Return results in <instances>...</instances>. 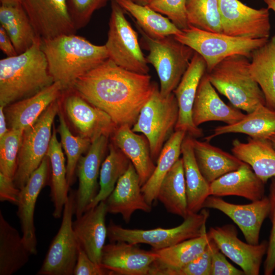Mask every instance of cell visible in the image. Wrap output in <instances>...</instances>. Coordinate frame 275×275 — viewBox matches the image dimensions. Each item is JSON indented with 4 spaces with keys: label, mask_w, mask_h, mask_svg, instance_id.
Masks as SVG:
<instances>
[{
    "label": "cell",
    "mask_w": 275,
    "mask_h": 275,
    "mask_svg": "<svg viewBox=\"0 0 275 275\" xmlns=\"http://www.w3.org/2000/svg\"><path fill=\"white\" fill-rule=\"evenodd\" d=\"M73 274L74 275H110L109 270L104 269L93 261L79 245L78 254Z\"/></svg>",
    "instance_id": "obj_48"
},
{
    "label": "cell",
    "mask_w": 275,
    "mask_h": 275,
    "mask_svg": "<svg viewBox=\"0 0 275 275\" xmlns=\"http://www.w3.org/2000/svg\"><path fill=\"white\" fill-rule=\"evenodd\" d=\"M186 11L189 26L223 33L218 0H187Z\"/></svg>",
    "instance_id": "obj_41"
},
{
    "label": "cell",
    "mask_w": 275,
    "mask_h": 275,
    "mask_svg": "<svg viewBox=\"0 0 275 275\" xmlns=\"http://www.w3.org/2000/svg\"><path fill=\"white\" fill-rule=\"evenodd\" d=\"M138 174L130 162L126 172L119 178L116 186L105 201L107 213L121 214L124 221L129 222L136 210L150 212L151 205L142 192Z\"/></svg>",
    "instance_id": "obj_22"
},
{
    "label": "cell",
    "mask_w": 275,
    "mask_h": 275,
    "mask_svg": "<svg viewBox=\"0 0 275 275\" xmlns=\"http://www.w3.org/2000/svg\"><path fill=\"white\" fill-rule=\"evenodd\" d=\"M21 5L41 41L76 33L67 0H22Z\"/></svg>",
    "instance_id": "obj_14"
},
{
    "label": "cell",
    "mask_w": 275,
    "mask_h": 275,
    "mask_svg": "<svg viewBox=\"0 0 275 275\" xmlns=\"http://www.w3.org/2000/svg\"><path fill=\"white\" fill-rule=\"evenodd\" d=\"M206 72V64L204 59L195 52L187 69L173 91L179 108L175 131H184L194 138L203 135L202 129L193 122L192 111L200 81Z\"/></svg>",
    "instance_id": "obj_19"
},
{
    "label": "cell",
    "mask_w": 275,
    "mask_h": 275,
    "mask_svg": "<svg viewBox=\"0 0 275 275\" xmlns=\"http://www.w3.org/2000/svg\"><path fill=\"white\" fill-rule=\"evenodd\" d=\"M203 208L216 209L224 213L239 227L246 242L257 244L259 243L262 224L269 215V202L266 196L249 204H237L219 197L209 196L204 202Z\"/></svg>",
    "instance_id": "obj_16"
},
{
    "label": "cell",
    "mask_w": 275,
    "mask_h": 275,
    "mask_svg": "<svg viewBox=\"0 0 275 275\" xmlns=\"http://www.w3.org/2000/svg\"><path fill=\"white\" fill-rule=\"evenodd\" d=\"M49 166V158L46 156L39 167L32 174L25 186L20 189L17 205V214L20 222L22 237L31 255L37 253L34 225L35 205L41 190L47 182Z\"/></svg>",
    "instance_id": "obj_20"
},
{
    "label": "cell",
    "mask_w": 275,
    "mask_h": 275,
    "mask_svg": "<svg viewBox=\"0 0 275 275\" xmlns=\"http://www.w3.org/2000/svg\"><path fill=\"white\" fill-rule=\"evenodd\" d=\"M186 134V132L182 130L173 132L164 144L152 174L142 186V192L150 205L157 200L158 190L163 179L179 159L181 154L182 143Z\"/></svg>",
    "instance_id": "obj_36"
},
{
    "label": "cell",
    "mask_w": 275,
    "mask_h": 275,
    "mask_svg": "<svg viewBox=\"0 0 275 275\" xmlns=\"http://www.w3.org/2000/svg\"><path fill=\"white\" fill-rule=\"evenodd\" d=\"M41 44L38 40L25 52L0 60V106L31 97L54 82Z\"/></svg>",
    "instance_id": "obj_3"
},
{
    "label": "cell",
    "mask_w": 275,
    "mask_h": 275,
    "mask_svg": "<svg viewBox=\"0 0 275 275\" xmlns=\"http://www.w3.org/2000/svg\"><path fill=\"white\" fill-rule=\"evenodd\" d=\"M174 37L203 57L206 64V72L232 55L240 54L250 59L252 52L265 44L269 39H252L233 37L191 26L181 30Z\"/></svg>",
    "instance_id": "obj_8"
},
{
    "label": "cell",
    "mask_w": 275,
    "mask_h": 275,
    "mask_svg": "<svg viewBox=\"0 0 275 275\" xmlns=\"http://www.w3.org/2000/svg\"><path fill=\"white\" fill-rule=\"evenodd\" d=\"M153 251L142 250L124 241L111 242L104 246L100 265L117 275H149L157 259Z\"/></svg>",
    "instance_id": "obj_17"
},
{
    "label": "cell",
    "mask_w": 275,
    "mask_h": 275,
    "mask_svg": "<svg viewBox=\"0 0 275 275\" xmlns=\"http://www.w3.org/2000/svg\"><path fill=\"white\" fill-rule=\"evenodd\" d=\"M1 4L17 5L21 4L22 0H0Z\"/></svg>",
    "instance_id": "obj_52"
},
{
    "label": "cell",
    "mask_w": 275,
    "mask_h": 275,
    "mask_svg": "<svg viewBox=\"0 0 275 275\" xmlns=\"http://www.w3.org/2000/svg\"><path fill=\"white\" fill-rule=\"evenodd\" d=\"M20 189L17 188L13 179L7 177L0 173V201L9 202L17 205Z\"/></svg>",
    "instance_id": "obj_49"
},
{
    "label": "cell",
    "mask_w": 275,
    "mask_h": 275,
    "mask_svg": "<svg viewBox=\"0 0 275 275\" xmlns=\"http://www.w3.org/2000/svg\"><path fill=\"white\" fill-rule=\"evenodd\" d=\"M0 23L12 40L18 54L41 40L21 4H1Z\"/></svg>",
    "instance_id": "obj_32"
},
{
    "label": "cell",
    "mask_w": 275,
    "mask_h": 275,
    "mask_svg": "<svg viewBox=\"0 0 275 275\" xmlns=\"http://www.w3.org/2000/svg\"><path fill=\"white\" fill-rule=\"evenodd\" d=\"M60 98L53 101L33 124L23 130L13 178L16 186L20 189L46 156L53 121L61 107Z\"/></svg>",
    "instance_id": "obj_9"
},
{
    "label": "cell",
    "mask_w": 275,
    "mask_h": 275,
    "mask_svg": "<svg viewBox=\"0 0 275 275\" xmlns=\"http://www.w3.org/2000/svg\"><path fill=\"white\" fill-rule=\"evenodd\" d=\"M274 132L275 111L260 105L237 123L216 127L205 140L209 142L216 136L231 133L245 134L254 139H267Z\"/></svg>",
    "instance_id": "obj_34"
},
{
    "label": "cell",
    "mask_w": 275,
    "mask_h": 275,
    "mask_svg": "<svg viewBox=\"0 0 275 275\" xmlns=\"http://www.w3.org/2000/svg\"><path fill=\"white\" fill-rule=\"evenodd\" d=\"M157 199L168 212L185 218L189 214L182 158L173 165L163 179Z\"/></svg>",
    "instance_id": "obj_37"
},
{
    "label": "cell",
    "mask_w": 275,
    "mask_h": 275,
    "mask_svg": "<svg viewBox=\"0 0 275 275\" xmlns=\"http://www.w3.org/2000/svg\"><path fill=\"white\" fill-rule=\"evenodd\" d=\"M250 73L262 90L265 105L275 111V35L252 53Z\"/></svg>",
    "instance_id": "obj_31"
},
{
    "label": "cell",
    "mask_w": 275,
    "mask_h": 275,
    "mask_svg": "<svg viewBox=\"0 0 275 275\" xmlns=\"http://www.w3.org/2000/svg\"><path fill=\"white\" fill-rule=\"evenodd\" d=\"M187 0H151L147 6L167 16L179 29L188 28L186 11Z\"/></svg>",
    "instance_id": "obj_43"
},
{
    "label": "cell",
    "mask_w": 275,
    "mask_h": 275,
    "mask_svg": "<svg viewBox=\"0 0 275 275\" xmlns=\"http://www.w3.org/2000/svg\"><path fill=\"white\" fill-rule=\"evenodd\" d=\"M232 146L233 154L248 164L265 184L275 177V149L268 139L249 137L246 143L235 139Z\"/></svg>",
    "instance_id": "obj_28"
},
{
    "label": "cell",
    "mask_w": 275,
    "mask_h": 275,
    "mask_svg": "<svg viewBox=\"0 0 275 275\" xmlns=\"http://www.w3.org/2000/svg\"><path fill=\"white\" fill-rule=\"evenodd\" d=\"M269 10H272L275 13V0H263Z\"/></svg>",
    "instance_id": "obj_53"
},
{
    "label": "cell",
    "mask_w": 275,
    "mask_h": 275,
    "mask_svg": "<svg viewBox=\"0 0 275 275\" xmlns=\"http://www.w3.org/2000/svg\"><path fill=\"white\" fill-rule=\"evenodd\" d=\"M267 197L269 202L268 217L271 223V229L263 265V272L265 275H271L275 270V177L270 179Z\"/></svg>",
    "instance_id": "obj_45"
},
{
    "label": "cell",
    "mask_w": 275,
    "mask_h": 275,
    "mask_svg": "<svg viewBox=\"0 0 275 275\" xmlns=\"http://www.w3.org/2000/svg\"><path fill=\"white\" fill-rule=\"evenodd\" d=\"M250 62L246 57L234 54L225 58L206 72L215 89L233 106L247 114L260 105H265L264 94L250 73Z\"/></svg>",
    "instance_id": "obj_4"
},
{
    "label": "cell",
    "mask_w": 275,
    "mask_h": 275,
    "mask_svg": "<svg viewBox=\"0 0 275 275\" xmlns=\"http://www.w3.org/2000/svg\"><path fill=\"white\" fill-rule=\"evenodd\" d=\"M110 1L111 13L105 44L109 59L126 70L148 74L149 68L137 33L126 18L122 8L115 0Z\"/></svg>",
    "instance_id": "obj_10"
},
{
    "label": "cell",
    "mask_w": 275,
    "mask_h": 275,
    "mask_svg": "<svg viewBox=\"0 0 275 275\" xmlns=\"http://www.w3.org/2000/svg\"><path fill=\"white\" fill-rule=\"evenodd\" d=\"M211 254L209 242L201 254L175 271L173 275H210Z\"/></svg>",
    "instance_id": "obj_47"
},
{
    "label": "cell",
    "mask_w": 275,
    "mask_h": 275,
    "mask_svg": "<svg viewBox=\"0 0 275 275\" xmlns=\"http://www.w3.org/2000/svg\"><path fill=\"white\" fill-rule=\"evenodd\" d=\"M63 91L62 84L54 82L37 94L5 107L8 129L24 130L31 126L53 101L61 97Z\"/></svg>",
    "instance_id": "obj_24"
},
{
    "label": "cell",
    "mask_w": 275,
    "mask_h": 275,
    "mask_svg": "<svg viewBox=\"0 0 275 275\" xmlns=\"http://www.w3.org/2000/svg\"><path fill=\"white\" fill-rule=\"evenodd\" d=\"M41 46L54 82H60L64 91L109 58L105 45L94 44L75 34L41 41Z\"/></svg>",
    "instance_id": "obj_2"
},
{
    "label": "cell",
    "mask_w": 275,
    "mask_h": 275,
    "mask_svg": "<svg viewBox=\"0 0 275 275\" xmlns=\"http://www.w3.org/2000/svg\"><path fill=\"white\" fill-rule=\"evenodd\" d=\"M208 235L216 243L220 251L238 265L245 275H258L268 241L263 240L257 244L245 243L238 237V231L234 225L226 224L211 227Z\"/></svg>",
    "instance_id": "obj_13"
},
{
    "label": "cell",
    "mask_w": 275,
    "mask_h": 275,
    "mask_svg": "<svg viewBox=\"0 0 275 275\" xmlns=\"http://www.w3.org/2000/svg\"><path fill=\"white\" fill-rule=\"evenodd\" d=\"M122 9L136 20V25L153 38L177 35L181 32L168 17L153 10L147 5L143 6L130 0H115Z\"/></svg>",
    "instance_id": "obj_38"
},
{
    "label": "cell",
    "mask_w": 275,
    "mask_h": 275,
    "mask_svg": "<svg viewBox=\"0 0 275 275\" xmlns=\"http://www.w3.org/2000/svg\"><path fill=\"white\" fill-rule=\"evenodd\" d=\"M246 114L233 106L226 104L210 83L206 73L202 77L196 95L192 118L194 124L221 121L231 125L242 120Z\"/></svg>",
    "instance_id": "obj_21"
},
{
    "label": "cell",
    "mask_w": 275,
    "mask_h": 275,
    "mask_svg": "<svg viewBox=\"0 0 275 275\" xmlns=\"http://www.w3.org/2000/svg\"><path fill=\"white\" fill-rule=\"evenodd\" d=\"M109 0H67L68 11L77 30L85 27L96 10Z\"/></svg>",
    "instance_id": "obj_44"
},
{
    "label": "cell",
    "mask_w": 275,
    "mask_h": 275,
    "mask_svg": "<svg viewBox=\"0 0 275 275\" xmlns=\"http://www.w3.org/2000/svg\"><path fill=\"white\" fill-rule=\"evenodd\" d=\"M63 94L66 115L79 135L92 143L101 135H112L117 126L106 113L89 103L72 88Z\"/></svg>",
    "instance_id": "obj_15"
},
{
    "label": "cell",
    "mask_w": 275,
    "mask_h": 275,
    "mask_svg": "<svg viewBox=\"0 0 275 275\" xmlns=\"http://www.w3.org/2000/svg\"><path fill=\"white\" fill-rule=\"evenodd\" d=\"M178 115V105L174 93L163 97L156 85L131 127L133 131L142 133L147 139L154 161H157L164 144L175 131Z\"/></svg>",
    "instance_id": "obj_7"
},
{
    "label": "cell",
    "mask_w": 275,
    "mask_h": 275,
    "mask_svg": "<svg viewBox=\"0 0 275 275\" xmlns=\"http://www.w3.org/2000/svg\"><path fill=\"white\" fill-rule=\"evenodd\" d=\"M209 216V210L202 208L197 213H189L177 227L149 230L126 229L111 221L107 227V237L110 242L144 243L151 245L152 250H160L203 235L207 232L206 225Z\"/></svg>",
    "instance_id": "obj_6"
},
{
    "label": "cell",
    "mask_w": 275,
    "mask_h": 275,
    "mask_svg": "<svg viewBox=\"0 0 275 275\" xmlns=\"http://www.w3.org/2000/svg\"><path fill=\"white\" fill-rule=\"evenodd\" d=\"M132 2L143 6H146L151 0H130Z\"/></svg>",
    "instance_id": "obj_54"
},
{
    "label": "cell",
    "mask_w": 275,
    "mask_h": 275,
    "mask_svg": "<svg viewBox=\"0 0 275 275\" xmlns=\"http://www.w3.org/2000/svg\"><path fill=\"white\" fill-rule=\"evenodd\" d=\"M267 139L270 141L271 142L272 146L275 149V132L271 134Z\"/></svg>",
    "instance_id": "obj_55"
},
{
    "label": "cell",
    "mask_w": 275,
    "mask_h": 275,
    "mask_svg": "<svg viewBox=\"0 0 275 275\" xmlns=\"http://www.w3.org/2000/svg\"><path fill=\"white\" fill-rule=\"evenodd\" d=\"M194 151L199 170L210 184L230 172L238 169L244 163L233 154L214 146L208 141L193 139Z\"/></svg>",
    "instance_id": "obj_30"
},
{
    "label": "cell",
    "mask_w": 275,
    "mask_h": 275,
    "mask_svg": "<svg viewBox=\"0 0 275 275\" xmlns=\"http://www.w3.org/2000/svg\"><path fill=\"white\" fill-rule=\"evenodd\" d=\"M0 48L7 57L18 54L12 40L2 26H0Z\"/></svg>",
    "instance_id": "obj_50"
},
{
    "label": "cell",
    "mask_w": 275,
    "mask_h": 275,
    "mask_svg": "<svg viewBox=\"0 0 275 275\" xmlns=\"http://www.w3.org/2000/svg\"><path fill=\"white\" fill-rule=\"evenodd\" d=\"M23 130L9 129L0 139V173L14 178Z\"/></svg>",
    "instance_id": "obj_42"
},
{
    "label": "cell",
    "mask_w": 275,
    "mask_h": 275,
    "mask_svg": "<svg viewBox=\"0 0 275 275\" xmlns=\"http://www.w3.org/2000/svg\"><path fill=\"white\" fill-rule=\"evenodd\" d=\"M9 130L4 112V107L0 106V139H2Z\"/></svg>",
    "instance_id": "obj_51"
},
{
    "label": "cell",
    "mask_w": 275,
    "mask_h": 275,
    "mask_svg": "<svg viewBox=\"0 0 275 275\" xmlns=\"http://www.w3.org/2000/svg\"><path fill=\"white\" fill-rule=\"evenodd\" d=\"M265 184L251 167L244 162L238 169L210 183V195L219 197L235 196L255 201L265 196Z\"/></svg>",
    "instance_id": "obj_25"
},
{
    "label": "cell",
    "mask_w": 275,
    "mask_h": 275,
    "mask_svg": "<svg viewBox=\"0 0 275 275\" xmlns=\"http://www.w3.org/2000/svg\"><path fill=\"white\" fill-rule=\"evenodd\" d=\"M193 138L186 134L181 145L187 207L189 213H197L203 208L210 195V184L198 166L193 148Z\"/></svg>",
    "instance_id": "obj_29"
},
{
    "label": "cell",
    "mask_w": 275,
    "mask_h": 275,
    "mask_svg": "<svg viewBox=\"0 0 275 275\" xmlns=\"http://www.w3.org/2000/svg\"><path fill=\"white\" fill-rule=\"evenodd\" d=\"M136 26L149 51L146 60L154 67L158 76L160 93L163 97L168 96L178 85L195 51L174 35L153 38Z\"/></svg>",
    "instance_id": "obj_5"
},
{
    "label": "cell",
    "mask_w": 275,
    "mask_h": 275,
    "mask_svg": "<svg viewBox=\"0 0 275 275\" xmlns=\"http://www.w3.org/2000/svg\"><path fill=\"white\" fill-rule=\"evenodd\" d=\"M156 85L149 74L126 70L108 58L77 79L71 88L106 113L117 127H132Z\"/></svg>",
    "instance_id": "obj_1"
},
{
    "label": "cell",
    "mask_w": 275,
    "mask_h": 275,
    "mask_svg": "<svg viewBox=\"0 0 275 275\" xmlns=\"http://www.w3.org/2000/svg\"><path fill=\"white\" fill-rule=\"evenodd\" d=\"M61 142H59L54 125L46 156L51 167L50 197L53 204V216L60 218L69 194L65 158Z\"/></svg>",
    "instance_id": "obj_35"
},
{
    "label": "cell",
    "mask_w": 275,
    "mask_h": 275,
    "mask_svg": "<svg viewBox=\"0 0 275 275\" xmlns=\"http://www.w3.org/2000/svg\"><path fill=\"white\" fill-rule=\"evenodd\" d=\"M75 191L69 192L59 230L49 247L38 275H72L76 263L79 244L73 228Z\"/></svg>",
    "instance_id": "obj_11"
},
{
    "label": "cell",
    "mask_w": 275,
    "mask_h": 275,
    "mask_svg": "<svg viewBox=\"0 0 275 275\" xmlns=\"http://www.w3.org/2000/svg\"><path fill=\"white\" fill-rule=\"evenodd\" d=\"M209 245L211 252L210 275H245L242 270L228 262L226 256L211 239Z\"/></svg>",
    "instance_id": "obj_46"
},
{
    "label": "cell",
    "mask_w": 275,
    "mask_h": 275,
    "mask_svg": "<svg viewBox=\"0 0 275 275\" xmlns=\"http://www.w3.org/2000/svg\"><path fill=\"white\" fill-rule=\"evenodd\" d=\"M107 213L105 202L102 201L87 210L73 222V230L79 245L93 261L99 265L107 236L105 225Z\"/></svg>",
    "instance_id": "obj_23"
},
{
    "label": "cell",
    "mask_w": 275,
    "mask_h": 275,
    "mask_svg": "<svg viewBox=\"0 0 275 275\" xmlns=\"http://www.w3.org/2000/svg\"><path fill=\"white\" fill-rule=\"evenodd\" d=\"M31 255L17 230L0 211V275H12L23 267Z\"/></svg>",
    "instance_id": "obj_33"
},
{
    "label": "cell",
    "mask_w": 275,
    "mask_h": 275,
    "mask_svg": "<svg viewBox=\"0 0 275 275\" xmlns=\"http://www.w3.org/2000/svg\"><path fill=\"white\" fill-rule=\"evenodd\" d=\"M207 231L200 236L186 240L175 245L152 250L157 255L151 266L149 275H173L201 254L209 241Z\"/></svg>",
    "instance_id": "obj_27"
},
{
    "label": "cell",
    "mask_w": 275,
    "mask_h": 275,
    "mask_svg": "<svg viewBox=\"0 0 275 275\" xmlns=\"http://www.w3.org/2000/svg\"><path fill=\"white\" fill-rule=\"evenodd\" d=\"M108 137L101 135L93 142L84 156L80 158L76 173L78 187L75 191V213L80 216L98 193V178L108 146Z\"/></svg>",
    "instance_id": "obj_18"
},
{
    "label": "cell",
    "mask_w": 275,
    "mask_h": 275,
    "mask_svg": "<svg viewBox=\"0 0 275 275\" xmlns=\"http://www.w3.org/2000/svg\"><path fill=\"white\" fill-rule=\"evenodd\" d=\"M58 116L59 122L58 131L67 157V179L70 187L75 181L77 163L82 154L88 150L92 142L87 138L75 136L71 133L61 107Z\"/></svg>",
    "instance_id": "obj_40"
},
{
    "label": "cell",
    "mask_w": 275,
    "mask_h": 275,
    "mask_svg": "<svg viewBox=\"0 0 275 275\" xmlns=\"http://www.w3.org/2000/svg\"><path fill=\"white\" fill-rule=\"evenodd\" d=\"M223 34L248 39H269L271 25L267 8L257 9L239 0H218Z\"/></svg>",
    "instance_id": "obj_12"
},
{
    "label": "cell",
    "mask_w": 275,
    "mask_h": 275,
    "mask_svg": "<svg viewBox=\"0 0 275 275\" xmlns=\"http://www.w3.org/2000/svg\"><path fill=\"white\" fill-rule=\"evenodd\" d=\"M111 136L112 143L134 166L142 186L151 176L156 166L151 156L147 139L143 134L133 131L128 125L118 126Z\"/></svg>",
    "instance_id": "obj_26"
},
{
    "label": "cell",
    "mask_w": 275,
    "mask_h": 275,
    "mask_svg": "<svg viewBox=\"0 0 275 275\" xmlns=\"http://www.w3.org/2000/svg\"><path fill=\"white\" fill-rule=\"evenodd\" d=\"M108 149V154L103 161L100 168L98 193L87 210L107 199L113 191L118 180L126 172L131 162L113 143L109 144Z\"/></svg>",
    "instance_id": "obj_39"
}]
</instances>
